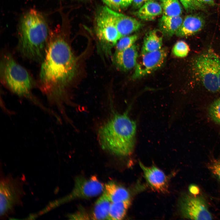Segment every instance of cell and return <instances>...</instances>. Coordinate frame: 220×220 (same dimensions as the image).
I'll list each match as a JSON object with an SVG mask.
<instances>
[{
	"label": "cell",
	"mask_w": 220,
	"mask_h": 220,
	"mask_svg": "<svg viewBox=\"0 0 220 220\" xmlns=\"http://www.w3.org/2000/svg\"><path fill=\"white\" fill-rule=\"evenodd\" d=\"M77 69L76 58L61 31H50L40 70L39 86L50 103L61 112L66 90Z\"/></svg>",
	"instance_id": "cell-1"
},
{
	"label": "cell",
	"mask_w": 220,
	"mask_h": 220,
	"mask_svg": "<svg viewBox=\"0 0 220 220\" xmlns=\"http://www.w3.org/2000/svg\"><path fill=\"white\" fill-rule=\"evenodd\" d=\"M50 31L44 16L31 9L22 17L19 28L18 48L22 56L37 62L43 61Z\"/></svg>",
	"instance_id": "cell-2"
},
{
	"label": "cell",
	"mask_w": 220,
	"mask_h": 220,
	"mask_svg": "<svg viewBox=\"0 0 220 220\" xmlns=\"http://www.w3.org/2000/svg\"><path fill=\"white\" fill-rule=\"evenodd\" d=\"M136 124L127 113L116 114L101 127L98 133L103 149L117 156H125L134 149Z\"/></svg>",
	"instance_id": "cell-3"
},
{
	"label": "cell",
	"mask_w": 220,
	"mask_h": 220,
	"mask_svg": "<svg viewBox=\"0 0 220 220\" xmlns=\"http://www.w3.org/2000/svg\"><path fill=\"white\" fill-rule=\"evenodd\" d=\"M0 79L2 84L13 93L26 98L45 108L33 95L35 86L34 79L24 67L8 53L2 54L0 67Z\"/></svg>",
	"instance_id": "cell-4"
},
{
	"label": "cell",
	"mask_w": 220,
	"mask_h": 220,
	"mask_svg": "<svg viewBox=\"0 0 220 220\" xmlns=\"http://www.w3.org/2000/svg\"><path fill=\"white\" fill-rule=\"evenodd\" d=\"M22 178L13 177L8 175L2 177L0 183L1 218H4L12 214L16 206L22 204L24 195Z\"/></svg>",
	"instance_id": "cell-5"
},
{
	"label": "cell",
	"mask_w": 220,
	"mask_h": 220,
	"mask_svg": "<svg viewBox=\"0 0 220 220\" xmlns=\"http://www.w3.org/2000/svg\"><path fill=\"white\" fill-rule=\"evenodd\" d=\"M96 33L103 50L108 54L122 38L105 7L98 13L96 19Z\"/></svg>",
	"instance_id": "cell-6"
},
{
	"label": "cell",
	"mask_w": 220,
	"mask_h": 220,
	"mask_svg": "<svg viewBox=\"0 0 220 220\" xmlns=\"http://www.w3.org/2000/svg\"><path fill=\"white\" fill-rule=\"evenodd\" d=\"M193 68L196 75L208 91L213 93L220 92L211 50L196 58L193 63Z\"/></svg>",
	"instance_id": "cell-7"
},
{
	"label": "cell",
	"mask_w": 220,
	"mask_h": 220,
	"mask_svg": "<svg viewBox=\"0 0 220 220\" xmlns=\"http://www.w3.org/2000/svg\"><path fill=\"white\" fill-rule=\"evenodd\" d=\"M105 186L95 176L87 178L76 177L71 193L57 201L56 205L79 199H88L98 196L104 190Z\"/></svg>",
	"instance_id": "cell-8"
},
{
	"label": "cell",
	"mask_w": 220,
	"mask_h": 220,
	"mask_svg": "<svg viewBox=\"0 0 220 220\" xmlns=\"http://www.w3.org/2000/svg\"><path fill=\"white\" fill-rule=\"evenodd\" d=\"M182 216L195 220H211L212 216L203 199L189 195L183 196L179 202Z\"/></svg>",
	"instance_id": "cell-9"
},
{
	"label": "cell",
	"mask_w": 220,
	"mask_h": 220,
	"mask_svg": "<svg viewBox=\"0 0 220 220\" xmlns=\"http://www.w3.org/2000/svg\"><path fill=\"white\" fill-rule=\"evenodd\" d=\"M167 55V51L164 48L141 54V59L137 62L132 78L135 79L141 77L160 68L164 64Z\"/></svg>",
	"instance_id": "cell-10"
},
{
	"label": "cell",
	"mask_w": 220,
	"mask_h": 220,
	"mask_svg": "<svg viewBox=\"0 0 220 220\" xmlns=\"http://www.w3.org/2000/svg\"><path fill=\"white\" fill-rule=\"evenodd\" d=\"M105 7L122 38L138 30L142 27V23L136 19Z\"/></svg>",
	"instance_id": "cell-11"
},
{
	"label": "cell",
	"mask_w": 220,
	"mask_h": 220,
	"mask_svg": "<svg viewBox=\"0 0 220 220\" xmlns=\"http://www.w3.org/2000/svg\"><path fill=\"white\" fill-rule=\"evenodd\" d=\"M139 164L143 171L145 179L152 189L160 192L163 193L167 191V179L162 170L154 165L146 167L140 161Z\"/></svg>",
	"instance_id": "cell-12"
},
{
	"label": "cell",
	"mask_w": 220,
	"mask_h": 220,
	"mask_svg": "<svg viewBox=\"0 0 220 220\" xmlns=\"http://www.w3.org/2000/svg\"><path fill=\"white\" fill-rule=\"evenodd\" d=\"M137 46L134 44L123 50L115 52L112 59L113 63L119 70L126 72L135 67L138 57Z\"/></svg>",
	"instance_id": "cell-13"
},
{
	"label": "cell",
	"mask_w": 220,
	"mask_h": 220,
	"mask_svg": "<svg viewBox=\"0 0 220 220\" xmlns=\"http://www.w3.org/2000/svg\"><path fill=\"white\" fill-rule=\"evenodd\" d=\"M204 24V18L200 15L197 14L187 15L175 34L180 37L193 35L201 31Z\"/></svg>",
	"instance_id": "cell-14"
},
{
	"label": "cell",
	"mask_w": 220,
	"mask_h": 220,
	"mask_svg": "<svg viewBox=\"0 0 220 220\" xmlns=\"http://www.w3.org/2000/svg\"><path fill=\"white\" fill-rule=\"evenodd\" d=\"M163 34L160 30H153L148 32L144 39L141 54L155 51L162 48Z\"/></svg>",
	"instance_id": "cell-15"
},
{
	"label": "cell",
	"mask_w": 220,
	"mask_h": 220,
	"mask_svg": "<svg viewBox=\"0 0 220 220\" xmlns=\"http://www.w3.org/2000/svg\"><path fill=\"white\" fill-rule=\"evenodd\" d=\"M163 13L161 5L153 0L149 1L140 7L136 12L139 18L145 20H152Z\"/></svg>",
	"instance_id": "cell-16"
},
{
	"label": "cell",
	"mask_w": 220,
	"mask_h": 220,
	"mask_svg": "<svg viewBox=\"0 0 220 220\" xmlns=\"http://www.w3.org/2000/svg\"><path fill=\"white\" fill-rule=\"evenodd\" d=\"M111 203L104 189L95 203L91 217L92 219L108 220Z\"/></svg>",
	"instance_id": "cell-17"
},
{
	"label": "cell",
	"mask_w": 220,
	"mask_h": 220,
	"mask_svg": "<svg viewBox=\"0 0 220 220\" xmlns=\"http://www.w3.org/2000/svg\"><path fill=\"white\" fill-rule=\"evenodd\" d=\"M183 21L180 16H170L163 15L159 21L160 30L164 35L171 37L175 34Z\"/></svg>",
	"instance_id": "cell-18"
},
{
	"label": "cell",
	"mask_w": 220,
	"mask_h": 220,
	"mask_svg": "<svg viewBox=\"0 0 220 220\" xmlns=\"http://www.w3.org/2000/svg\"><path fill=\"white\" fill-rule=\"evenodd\" d=\"M105 186V190L112 203L130 200L128 191L115 182H110Z\"/></svg>",
	"instance_id": "cell-19"
},
{
	"label": "cell",
	"mask_w": 220,
	"mask_h": 220,
	"mask_svg": "<svg viewBox=\"0 0 220 220\" xmlns=\"http://www.w3.org/2000/svg\"><path fill=\"white\" fill-rule=\"evenodd\" d=\"M130 204V200L112 203L108 220H121L125 216Z\"/></svg>",
	"instance_id": "cell-20"
},
{
	"label": "cell",
	"mask_w": 220,
	"mask_h": 220,
	"mask_svg": "<svg viewBox=\"0 0 220 220\" xmlns=\"http://www.w3.org/2000/svg\"><path fill=\"white\" fill-rule=\"evenodd\" d=\"M205 110L206 116L208 120L220 128V97L207 105Z\"/></svg>",
	"instance_id": "cell-21"
},
{
	"label": "cell",
	"mask_w": 220,
	"mask_h": 220,
	"mask_svg": "<svg viewBox=\"0 0 220 220\" xmlns=\"http://www.w3.org/2000/svg\"><path fill=\"white\" fill-rule=\"evenodd\" d=\"M161 5L163 15L170 16H180L182 9L178 0H162Z\"/></svg>",
	"instance_id": "cell-22"
},
{
	"label": "cell",
	"mask_w": 220,
	"mask_h": 220,
	"mask_svg": "<svg viewBox=\"0 0 220 220\" xmlns=\"http://www.w3.org/2000/svg\"><path fill=\"white\" fill-rule=\"evenodd\" d=\"M137 35L125 36L121 38L116 45L115 52L125 50L132 46L138 39Z\"/></svg>",
	"instance_id": "cell-23"
},
{
	"label": "cell",
	"mask_w": 220,
	"mask_h": 220,
	"mask_svg": "<svg viewBox=\"0 0 220 220\" xmlns=\"http://www.w3.org/2000/svg\"><path fill=\"white\" fill-rule=\"evenodd\" d=\"M188 44L185 41L180 40L177 42L172 49V53L176 57H186L190 51Z\"/></svg>",
	"instance_id": "cell-24"
},
{
	"label": "cell",
	"mask_w": 220,
	"mask_h": 220,
	"mask_svg": "<svg viewBox=\"0 0 220 220\" xmlns=\"http://www.w3.org/2000/svg\"><path fill=\"white\" fill-rule=\"evenodd\" d=\"M185 10L191 12L197 10H205V7L196 0H179Z\"/></svg>",
	"instance_id": "cell-25"
},
{
	"label": "cell",
	"mask_w": 220,
	"mask_h": 220,
	"mask_svg": "<svg viewBox=\"0 0 220 220\" xmlns=\"http://www.w3.org/2000/svg\"><path fill=\"white\" fill-rule=\"evenodd\" d=\"M208 167L213 174L220 180V159L213 160Z\"/></svg>",
	"instance_id": "cell-26"
},
{
	"label": "cell",
	"mask_w": 220,
	"mask_h": 220,
	"mask_svg": "<svg viewBox=\"0 0 220 220\" xmlns=\"http://www.w3.org/2000/svg\"><path fill=\"white\" fill-rule=\"evenodd\" d=\"M211 53L216 70L218 84L220 91V57L211 50Z\"/></svg>",
	"instance_id": "cell-27"
},
{
	"label": "cell",
	"mask_w": 220,
	"mask_h": 220,
	"mask_svg": "<svg viewBox=\"0 0 220 220\" xmlns=\"http://www.w3.org/2000/svg\"><path fill=\"white\" fill-rule=\"evenodd\" d=\"M102 1L109 8L112 9L119 10L122 8L121 0H102Z\"/></svg>",
	"instance_id": "cell-28"
},
{
	"label": "cell",
	"mask_w": 220,
	"mask_h": 220,
	"mask_svg": "<svg viewBox=\"0 0 220 220\" xmlns=\"http://www.w3.org/2000/svg\"><path fill=\"white\" fill-rule=\"evenodd\" d=\"M68 217L71 219H89L88 215L82 211H78L69 215Z\"/></svg>",
	"instance_id": "cell-29"
},
{
	"label": "cell",
	"mask_w": 220,
	"mask_h": 220,
	"mask_svg": "<svg viewBox=\"0 0 220 220\" xmlns=\"http://www.w3.org/2000/svg\"><path fill=\"white\" fill-rule=\"evenodd\" d=\"M189 190L190 193L194 195H197L200 192V189L199 187L194 184H191L189 186Z\"/></svg>",
	"instance_id": "cell-30"
},
{
	"label": "cell",
	"mask_w": 220,
	"mask_h": 220,
	"mask_svg": "<svg viewBox=\"0 0 220 220\" xmlns=\"http://www.w3.org/2000/svg\"><path fill=\"white\" fill-rule=\"evenodd\" d=\"M150 0H133L132 2L134 7L135 8L138 9Z\"/></svg>",
	"instance_id": "cell-31"
},
{
	"label": "cell",
	"mask_w": 220,
	"mask_h": 220,
	"mask_svg": "<svg viewBox=\"0 0 220 220\" xmlns=\"http://www.w3.org/2000/svg\"><path fill=\"white\" fill-rule=\"evenodd\" d=\"M133 0H121V7H128L132 2Z\"/></svg>",
	"instance_id": "cell-32"
},
{
	"label": "cell",
	"mask_w": 220,
	"mask_h": 220,
	"mask_svg": "<svg viewBox=\"0 0 220 220\" xmlns=\"http://www.w3.org/2000/svg\"><path fill=\"white\" fill-rule=\"evenodd\" d=\"M199 2L202 3L214 6L215 5L214 0H196Z\"/></svg>",
	"instance_id": "cell-33"
},
{
	"label": "cell",
	"mask_w": 220,
	"mask_h": 220,
	"mask_svg": "<svg viewBox=\"0 0 220 220\" xmlns=\"http://www.w3.org/2000/svg\"></svg>",
	"instance_id": "cell-34"
},
{
	"label": "cell",
	"mask_w": 220,
	"mask_h": 220,
	"mask_svg": "<svg viewBox=\"0 0 220 220\" xmlns=\"http://www.w3.org/2000/svg\"></svg>",
	"instance_id": "cell-35"
}]
</instances>
